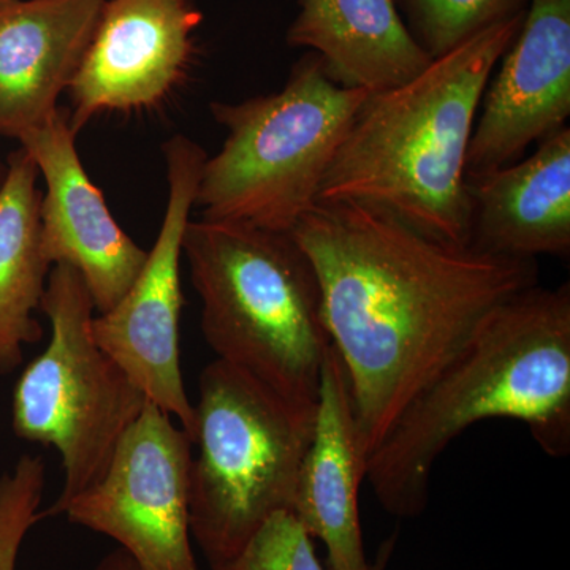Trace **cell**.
Here are the masks:
<instances>
[{"mask_svg": "<svg viewBox=\"0 0 570 570\" xmlns=\"http://www.w3.org/2000/svg\"><path fill=\"white\" fill-rule=\"evenodd\" d=\"M291 235L316 269L366 460L491 311L539 281L535 261L448 245L351 202H317Z\"/></svg>", "mask_w": 570, "mask_h": 570, "instance_id": "1", "label": "cell"}, {"mask_svg": "<svg viewBox=\"0 0 570 570\" xmlns=\"http://www.w3.org/2000/svg\"><path fill=\"white\" fill-rule=\"evenodd\" d=\"M523 423L551 459L570 453V285H532L491 311L463 348L419 393L366 460L379 504L422 515L433 469L468 428Z\"/></svg>", "mask_w": 570, "mask_h": 570, "instance_id": "2", "label": "cell"}, {"mask_svg": "<svg viewBox=\"0 0 570 570\" xmlns=\"http://www.w3.org/2000/svg\"><path fill=\"white\" fill-rule=\"evenodd\" d=\"M524 13L433 59L411 81L371 94L326 171L317 202L371 206L438 242L469 246V142L491 73Z\"/></svg>", "mask_w": 570, "mask_h": 570, "instance_id": "3", "label": "cell"}, {"mask_svg": "<svg viewBox=\"0 0 570 570\" xmlns=\"http://www.w3.org/2000/svg\"><path fill=\"white\" fill-rule=\"evenodd\" d=\"M183 254L202 299V332L217 360L292 403L316 407L332 341L316 269L294 236L190 220Z\"/></svg>", "mask_w": 570, "mask_h": 570, "instance_id": "4", "label": "cell"}, {"mask_svg": "<svg viewBox=\"0 0 570 570\" xmlns=\"http://www.w3.org/2000/svg\"><path fill=\"white\" fill-rule=\"evenodd\" d=\"M371 94L344 88L307 52L284 88L238 104L214 102L227 130L202 171V219L291 234L314 205L337 149Z\"/></svg>", "mask_w": 570, "mask_h": 570, "instance_id": "5", "label": "cell"}, {"mask_svg": "<svg viewBox=\"0 0 570 570\" xmlns=\"http://www.w3.org/2000/svg\"><path fill=\"white\" fill-rule=\"evenodd\" d=\"M194 407L190 534L214 569L291 512L317 406L292 403L216 358L202 371Z\"/></svg>", "mask_w": 570, "mask_h": 570, "instance_id": "6", "label": "cell"}, {"mask_svg": "<svg viewBox=\"0 0 570 570\" xmlns=\"http://www.w3.org/2000/svg\"><path fill=\"white\" fill-rule=\"evenodd\" d=\"M51 324L47 348L22 371L13 393L18 438L58 450L63 485L41 519L96 485L148 400L92 336L94 307L77 269L55 265L41 298Z\"/></svg>", "mask_w": 570, "mask_h": 570, "instance_id": "7", "label": "cell"}, {"mask_svg": "<svg viewBox=\"0 0 570 570\" xmlns=\"http://www.w3.org/2000/svg\"><path fill=\"white\" fill-rule=\"evenodd\" d=\"M164 156L168 200L159 235L129 291L107 313L94 316L92 336L146 400L178 419L194 442L195 407L184 387L179 351V264L208 156L184 135L165 142Z\"/></svg>", "mask_w": 570, "mask_h": 570, "instance_id": "8", "label": "cell"}, {"mask_svg": "<svg viewBox=\"0 0 570 570\" xmlns=\"http://www.w3.org/2000/svg\"><path fill=\"white\" fill-rule=\"evenodd\" d=\"M193 448V438L148 401L102 479L62 515L116 540L137 570H200L189 519Z\"/></svg>", "mask_w": 570, "mask_h": 570, "instance_id": "9", "label": "cell"}, {"mask_svg": "<svg viewBox=\"0 0 570 570\" xmlns=\"http://www.w3.org/2000/svg\"><path fill=\"white\" fill-rule=\"evenodd\" d=\"M482 97L466 181L521 160L570 116V0H530L523 24Z\"/></svg>", "mask_w": 570, "mask_h": 570, "instance_id": "10", "label": "cell"}, {"mask_svg": "<svg viewBox=\"0 0 570 570\" xmlns=\"http://www.w3.org/2000/svg\"><path fill=\"white\" fill-rule=\"evenodd\" d=\"M200 22L190 0H107L69 86L73 132L99 112L165 99L189 66Z\"/></svg>", "mask_w": 570, "mask_h": 570, "instance_id": "11", "label": "cell"}, {"mask_svg": "<svg viewBox=\"0 0 570 570\" xmlns=\"http://www.w3.org/2000/svg\"><path fill=\"white\" fill-rule=\"evenodd\" d=\"M70 116L59 108L43 126L20 138L43 175L41 249L50 265H69L88 285L97 313L111 309L140 275L148 250L112 219L75 146Z\"/></svg>", "mask_w": 570, "mask_h": 570, "instance_id": "12", "label": "cell"}, {"mask_svg": "<svg viewBox=\"0 0 570 570\" xmlns=\"http://www.w3.org/2000/svg\"><path fill=\"white\" fill-rule=\"evenodd\" d=\"M366 480L354 397L343 360L326 351L313 438L306 450L291 512L307 534L324 543L332 570H376L367 561L358 491Z\"/></svg>", "mask_w": 570, "mask_h": 570, "instance_id": "13", "label": "cell"}, {"mask_svg": "<svg viewBox=\"0 0 570 570\" xmlns=\"http://www.w3.org/2000/svg\"><path fill=\"white\" fill-rule=\"evenodd\" d=\"M105 2H0V137L20 140L59 110Z\"/></svg>", "mask_w": 570, "mask_h": 570, "instance_id": "14", "label": "cell"}, {"mask_svg": "<svg viewBox=\"0 0 570 570\" xmlns=\"http://www.w3.org/2000/svg\"><path fill=\"white\" fill-rule=\"evenodd\" d=\"M469 246L480 253L535 261L570 253V129L539 142L527 159L468 183Z\"/></svg>", "mask_w": 570, "mask_h": 570, "instance_id": "15", "label": "cell"}, {"mask_svg": "<svg viewBox=\"0 0 570 570\" xmlns=\"http://www.w3.org/2000/svg\"><path fill=\"white\" fill-rule=\"evenodd\" d=\"M298 6L287 43L317 55L344 88L389 91L433 61L400 17L396 0H298Z\"/></svg>", "mask_w": 570, "mask_h": 570, "instance_id": "16", "label": "cell"}, {"mask_svg": "<svg viewBox=\"0 0 570 570\" xmlns=\"http://www.w3.org/2000/svg\"><path fill=\"white\" fill-rule=\"evenodd\" d=\"M39 168L26 149L11 153L0 186V374L22 362V346L39 343L36 318L50 264L41 249Z\"/></svg>", "mask_w": 570, "mask_h": 570, "instance_id": "17", "label": "cell"}, {"mask_svg": "<svg viewBox=\"0 0 570 570\" xmlns=\"http://www.w3.org/2000/svg\"><path fill=\"white\" fill-rule=\"evenodd\" d=\"M528 0H397L409 31L431 59L441 58L498 22L527 10Z\"/></svg>", "mask_w": 570, "mask_h": 570, "instance_id": "18", "label": "cell"}, {"mask_svg": "<svg viewBox=\"0 0 570 570\" xmlns=\"http://www.w3.org/2000/svg\"><path fill=\"white\" fill-rule=\"evenodd\" d=\"M45 475L47 469L40 456L22 455L0 478V570H17L22 540L41 520Z\"/></svg>", "mask_w": 570, "mask_h": 570, "instance_id": "19", "label": "cell"}, {"mask_svg": "<svg viewBox=\"0 0 570 570\" xmlns=\"http://www.w3.org/2000/svg\"><path fill=\"white\" fill-rule=\"evenodd\" d=\"M313 540L294 513H276L245 549L212 570H332L318 560Z\"/></svg>", "mask_w": 570, "mask_h": 570, "instance_id": "20", "label": "cell"}, {"mask_svg": "<svg viewBox=\"0 0 570 570\" xmlns=\"http://www.w3.org/2000/svg\"><path fill=\"white\" fill-rule=\"evenodd\" d=\"M96 570H137L126 551L119 549L105 557Z\"/></svg>", "mask_w": 570, "mask_h": 570, "instance_id": "21", "label": "cell"}, {"mask_svg": "<svg viewBox=\"0 0 570 570\" xmlns=\"http://www.w3.org/2000/svg\"><path fill=\"white\" fill-rule=\"evenodd\" d=\"M397 535L393 534L392 538L384 540L382 546L379 547L376 561V570H387L390 558H392L393 550H395Z\"/></svg>", "mask_w": 570, "mask_h": 570, "instance_id": "22", "label": "cell"}, {"mask_svg": "<svg viewBox=\"0 0 570 570\" xmlns=\"http://www.w3.org/2000/svg\"><path fill=\"white\" fill-rule=\"evenodd\" d=\"M7 175V164H3L2 160H0V186H2L3 179H6Z\"/></svg>", "mask_w": 570, "mask_h": 570, "instance_id": "23", "label": "cell"}, {"mask_svg": "<svg viewBox=\"0 0 570 570\" xmlns=\"http://www.w3.org/2000/svg\"><path fill=\"white\" fill-rule=\"evenodd\" d=\"M0 2H3V0H0Z\"/></svg>", "mask_w": 570, "mask_h": 570, "instance_id": "24", "label": "cell"}]
</instances>
